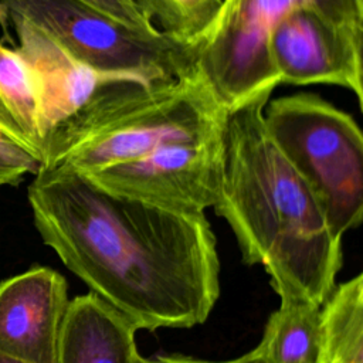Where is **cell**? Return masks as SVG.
Listing matches in <instances>:
<instances>
[{
  "label": "cell",
  "instance_id": "7",
  "mask_svg": "<svg viewBox=\"0 0 363 363\" xmlns=\"http://www.w3.org/2000/svg\"><path fill=\"white\" fill-rule=\"evenodd\" d=\"M223 136L167 145L81 176L115 196L177 211L204 213L213 208L220 193Z\"/></svg>",
  "mask_w": 363,
  "mask_h": 363
},
{
  "label": "cell",
  "instance_id": "2",
  "mask_svg": "<svg viewBox=\"0 0 363 363\" xmlns=\"http://www.w3.org/2000/svg\"><path fill=\"white\" fill-rule=\"evenodd\" d=\"M271 95L262 92L228 111L213 210L228 223L244 262L262 265L279 298L322 306L342 268V240L265 126Z\"/></svg>",
  "mask_w": 363,
  "mask_h": 363
},
{
  "label": "cell",
  "instance_id": "14",
  "mask_svg": "<svg viewBox=\"0 0 363 363\" xmlns=\"http://www.w3.org/2000/svg\"><path fill=\"white\" fill-rule=\"evenodd\" d=\"M322 363H363V275L335 286L320 306Z\"/></svg>",
  "mask_w": 363,
  "mask_h": 363
},
{
  "label": "cell",
  "instance_id": "16",
  "mask_svg": "<svg viewBox=\"0 0 363 363\" xmlns=\"http://www.w3.org/2000/svg\"><path fill=\"white\" fill-rule=\"evenodd\" d=\"M40 169L38 157L0 132V186H17L26 174H37Z\"/></svg>",
  "mask_w": 363,
  "mask_h": 363
},
{
  "label": "cell",
  "instance_id": "12",
  "mask_svg": "<svg viewBox=\"0 0 363 363\" xmlns=\"http://www.w3.org/2000/svg\"><path fill=\"white\" fill-rule=\"evenodd\" d=\"M41 91L38 79L17 51L0 43V132L41 162Z\"/></svg>",
  "mask_w": 363,
  "mask_h": 363
},
{
  "label": "cell",
  "instance_id": "13",
  "mask_svg": "<svg viewBox=\"0 0 363 363\" xmlns=\"http://www.w3.org/2000/svg\"><path fill=\"white\" fill-rule=\"evenodd\" d=\"M254 350L264 363H322L320 306L298 298H281Z\"/></svg>",
  "mask_w": 363,
  "mask_h": 363
},
{
  "label": "cell",
  "instance_id": "5",
  "mask_svg": "<svg viewBox=\"0 0 363 363\" xmlns=\"http://www.w3.org/2000/svg\"><path fill=\"white\" fill-rule=\"evenodd\" d=\"M0 6L6 18L34 24L102 72L159 81L196 68L194 44L142 31L84 0H0Z\"/></svg>",
  "mask_w": 363,
  "mask_h": 363
},
{
  "label": "cell",
  "instance_id": "17",
  "mask_svg": "<svg viewBox=\"0 0 363 363\" xmlns=\"http://www.w3.org/2000/svg\"><path fill=\"white\" fill-rule=\"evenodd\" d=\"M96 9L111 14L112 17L142 31H157L149 21H146L138 11L132 0H84Z\"/></svg>",
  "mask_w": 363,
  "mask_h": 363
},
{
  "label": "cell",
  "instance_id": "19",
  "mask_svg": "<svg viewBox=\"0 0 363 363\" xmlns=\"http://www.w3.org/2000/svg\"><path fill=\"white\" fill-rule=\"evenodd\" d=\"M0 363H27V362H23V360L16 359V357H13V356L0 353Z\"/></svg>",
  "mask_w": 363,
  "mask_h": 363
},
{
  "label": "cell",
  "instance_id": "11",
  "mask_svg": "<svg viewBox=\"0 0 363 363\" xmlns=\"http://www.w3.org/2000/svg\"><path fill=\"white\" fill-rule=\"evenodd\" d=\"M138 328L95 294L75 296L61 325L57 363H142Z\"/></svg>",
  "mask_w": 363,
  "mask_h": 363
},
{
  "label": "cell",
  "instance_id": "1",
  "mask_svg": "<svg viewBox=\"0 0 363 363\" xmlns=\"http://www.w3.org/2000/svg\"><path fill=\"white\" fill-rule=\"evenodd\" d=\"M27 196L44 244L138 329L207 320L220 259L204 213L115 196L62 169H40Z\"/></svg>",
  "mask_w": 363,
  "mask_h": 363
},
{
  "label": "cell",
  "instance_id": "10",
  "mask_svg": "<svg viewBox=\"0 0 363 363\" xmlns=\"http://www.w3.org/2000/svg\"><path fill=\"white\" fill-rule=\"evenodd\" d=\"M7 18L18 37L17 51L31 67L40 84L41 149L52 130L77 115L105 88L126 78H138L98 71L34 24L20 17L9 16Z\"/></svg>",
  "mask_w": 363,
  "mask_h": 363
},
{
  "label": "cell",
  "instance_id": "3",
  "mask_svg": "<svg viewBox=\"0 0 363 363\" xmlns=\"http://www.w3.org/2000/svg\"><path fill=\"white\" fill-rule=\"evenodd\" d=\"M227 113L197 68L170 79L126 78L45 138L41 169L86 174L167 145L220 138Z\"/></svg>",
  "mask_w": 363,
  "mask_h": 363
},
{
  "label": "cell",
  "instance_id": "15",
  "mask_svg": "<svg viewBox=\"0 0 363 363\" xmlns=\"http://www.w3.org/2000/svg\"><path fill=\"white\" fill-rule=\"evenodd\" d=\"M157 31L186 44L197 43L216 20L223 0H132Z\"/></svg>",
  "mask_w": 363,
  "mask_h": 363
},
{
  "label": "cell",
  "instance_id": "4",
  "mask_svg": "<svg viewBox=\"0 0 363 363\" xmlns=\"http://www.w3.org/2000/svg\"><path fill=\"white\" fill-rule=\"evenodd\" d=\"M264 122L320 204L332 234L363 218V136L352 115L316 94L269 98Z\"/></svg>",
  "mask_w": 363,
  "mask_h": 363
},
{
  "label": "cell",
  "instance_id": "8",
  "mask_svg": "<svg viewBox=\"0 0 363 363\" xmlns=\"http://www.w3.org/2000/svg\"><path fill=\"white\" fill-rule=\"evenodd\" d=\"M363 24L298 7L271 31L268 58L279 85H335L363 106Z\"/></svg>",
  "mask_w": 363,
  "mask_h": 363
},
{
  "label": "cell",
  "instance_id": "20",
  "mask_svg": "<svg viewBox=\"0 0 363 363\" xmlns=\"http://www.w3.org/2000/svg\"><path fill=\"white\" fill-rule=\"evenodd\" d=\"M0 17H6V14H4V10L1 9V6H0Z\"/></svg>",
  "mask_w": 363,
  "mask_h": 363
},
{
  "label": "cell",
  "instance_id": "9",
  "mask_svg": "<svg viewBox=\"0 0 363 363\" xmlns=\"http://www.w3.org/2000/svg\"><path fill=\"white\" fill-rule=\"evenodd\" d=\"M65 278L43 265L0 282V353L27 363H57L68 308Z\"/></svg>",
  "mask_w": 363,
  "mask_h": 363
},
{
  "label": "cell",
  "instance_id": "6",
  "mask_svg": "<svg viewBox=\"0 0 363 363\" xmlns=\"http://www.w3.org/2000/svg\"><path fill=\"white\" fill-rule=\"evenodd\" d=\"M298 7H315L335 18L363 24V0H223L194 50L196 68L227 111L279 85L268 58V38Z\"/></svg>",
  "mask_w": 363,
  "mask_h": 363
},
{
  "label": "cell",
  "instance_id": "18",
  "mask_svg": "<svg viewBox=\"0 0 363 363\" xmlns=\"http://www.w3.org/2000/svg\"><path fill=\"white\" fill-rule=\"evenodd\" d=\"M142 363H264V360L259 357V354L252 349L251 352H247L245 354L231 359V360H221V362H213V360H201L196 357L182 356V354H157L150 359H145Z\"/></svg>",
  "mask_w": 363,
  "mask_h": 363
}]
</instances>
